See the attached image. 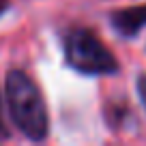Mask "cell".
<instances>
[{"instance_id": "cell-2", "label": "cell", "mask_w": 146, "mask_h": 146, "mask_svg": "<svg viewBox=\"0 0 146 146\" xmlns=\"http://www.w3.org/2000/svg\"><path fill=\"white\" fill-rule=\"evenodd\" d=\"M64 64L71 71L88 78H105L120 71L118 58L95 30L86 26H71L62 35Z\"/></svg>"}, {"instance_id": "cell-6", "label": "cell", "mask_w": 146, "mask_h": 146, "mask_svg": "<svg viewBox=\"0 0 146 146\" xmlns=\"http://www.w3.org/2000/svg\"><path fill=\"white\" fill-rule=\"evenodd\" d=\"M9 9H11V0H0V17L9 13Z\"/></svg>"}, {"instance_id": "cell-3", "label": "cell", "mask_w": 146, "mask_h": 146, "mask_svg": "<svg viewBox=\"0 0 146 146\" xmlns=\"http://www.w3.org/2000/svg\"><path fill=\"white\" fill-rule=\"evenodd\" d=\"M110 26L123 39H133L146 28V2L144 5L123 7L110 13Z\"/></svg>"}, {"instance_id": "cell-1", "label": "cell", "mask_w": 146, "mask_h": 146, "mask_svg": "<svg viewBox=\"0 0 146 146\" xmlns=\"http://www.w3.org/2000/svg\"><path fill=\"white\" fill-rule=\"evenodd\" d=\"M5 97L11 123L30 142H43L50 135V114L43 92L32 75L11 69L5 80Z\"/></svg>"}, {"instance_id": "cell-4", "label": "cell", "mask_w": 146, "mask_h": 146, "mask_svg": "<svg viewBox=\"0 0 146 146\" xmlns=\"http://www.w3.org/2000/svg\"><path fill=\"white\" fill-rule=\"evenodd\" d=\"M135 88H137V97H140L142 105H144V110H146V73H140V75H137Z\"/></svg>"}, {"instance_id": "cell-5", "label": "cell", "mask_w": 146, "mask_h": 146, "mask_svg": "<svg viewBox=\"0 0 146 146\" xmlns=\"http://www.w3.org/2000/svg\"><path fill=\"white\" fill-rule=\"evenodd\" d=\"M9 140V127L5 123V114H2V92H0V142Z\"/></svg>"}]
</instances>
